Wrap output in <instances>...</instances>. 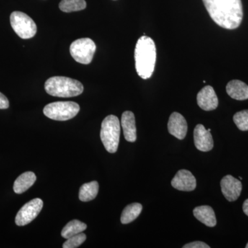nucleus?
<instances>
[{
    "mask_svg": "<svg viewBox=\"0 0 248 248\" xmlns=\"http://www.w3.org/2000/svg\"><path fill=\"white\" fill-rule=\"evenodd\" d=\"M226 92L230 97L236 100L248 99V86L240 80L234 79L230 81L227 84Z\"/></svg>",
    "mask_w": 248,
    "mask_h": 248,
    "instance_id": "obj_15",
    "label": "nucleus"
},
{
    "mask_svg": "<svg viewBox=\"0 0 248 248\" xmlns=\"http://www.w3.org/2000/svg\"><path fill=\"white\" fill-rule=\"evenodd\" d=\"M246 248H248V243L247 245H246Z\"/></svg>",
    "mask_w": 248,
    "mask_h": 248,
    "instance_id": "obj_27",
    "label": "nucleus"
},
{
    "mask_svg": "<svg viewBox=\"0 0 248 248\" xmlns=\"http://www.w3.org/2000/svg\"><path fill=\"white\" fill-rule=\"evenodd\" d=\"M210 131V129L207 130L202 124L196 125L194 130V142L199 151L208 152L213 149L214 141Z\"/></svg>",
    "mask_w": 248,
    "mask_h": 248,
    "instance_id": "obj_10",
    "label": "nucleus"
},
{
    "mask_svg": "<svg viewBox=\"0 0 248 248\" xmlns=\"http://www.w3.org/2000/svg\"><path fill=\"white\" fill-rule=\"evenodd\" d=\"M99 188V184L96 181L83 184L79 189V200L88 202L94 200L97 196Z\"/></svg>",
    "mask_w": 248,
    "mask_h": 248,
    "instance_id": "obj_18",
    "label": "nucleus"
},
{
    "mask_svg": "<svg viewBox=\"0 0 248 248\" xmlns=\"http://www.w3.org/2000/svg\"><path fill=\"white\" fill-rule=\"evenodd\" d=\"M79 104L73 102L50 103L44 108V114L49 119L67 121L73 119L79 112Z\"/></svg>",
    "mask_w": 248,
    "mask_h": 248,
    "instance_id": "obj_5",
    "label": "nucleus"
},
{
    "mask_svg": "<svg viewBox=\"0 0 248 248\" xmlns=\"http://www.w3.org/2000/svg\"><path fill=\"white\" fill-rule=\"evenodd\" d=\"M43 202L36 198L26 203L18 212L16 217V223L18 226H24L38 216L43 208Z\"/></svg>",
    "mask_w": 248,
    "mask_h": 248,
    "instance_id": "obj_8",
    "label": "nucleus"
},
{
    "mask_svg": "<svg viewBox=\"0 0 248 248\" xmlns=\"http://www.w3.org/2000/svg\"><path fill=\"white\" fill-rule=\"evenodd\" d=\"M120 122L115 115H108L103 120L100 138L106 150L115 153L118 148L120 138Z\"/></svg>",
    "mask_w": 248,
    "mask_h": 248,
    "instance_id": "obj_4",
    "label": "nucleus"
},
{
    "mask_svg": "<svg viewBox=\"0 0 248 248\" xmlns=\"http://www.w3.org/2000/svg\"><path fill=\"white\" fill-rule=\"evenodd\" d=\"M193 215L197 220H199L205 226L213 228L216 226L217 218L215 211L209 205H201L196 207L193 210Z\"/></svg>",
    "mask_w": 248,
    "mask_h": 248,
    "instance_id": "obj_16",
    "label": "nucleus"
},
{
    "mask_svg": "<svg viewBox=\"0 0 248 248\" xmlns=\"http://www.w3.org/2000/svg\"><path fill=\"white\" fill-rule=\"evenodd\" d=\"M221 192L228 202H235L242 191V183L232 175L225 176L221 181Z\"/></svg>",
    "mask_w": 248,
    "mask_h": 248,
    "instance_id": "obj_9",
    "label": "nucleus"
},
{
    "mask_svg": "<svg viewBox=\"0 0 248 248\" xmlns=\"http://www.w3.org/2000/svg\"><path fill=\"white\" fill-rule=\"evenodd\" d=\"M184 248H210V246L202 241H195L185 245Z\"/></svg>",
    "mask_w": 248,
    "mask_h": 248,
    "instance_id": "obj_24",
    "label": "nucleus"
},
{
    "mask_svg": "<svg viewBox=\"0 0 248 248\" xmlns=\"http://www.w3.org/2000/svg\"><path fill=\"white\" fill-rule=\"evenodd\" d=\"M36 175L32 172H26L19 175L15 181L14 185V192L16 194H22L29 190L35 184Z\"/></svg>",
    "mask_w": 248,
    "mask_h": 248,
    "instance_id": "obj_17",
    "label": "nucleus"
},
{
    "mask_svg": "<svg viewBox=\"0 0 248 248\" xmlns=\"http://www.w3.org/2000/svg\"><path fill=\"white\" fill-rule=\"evenodd\" d=\"M9 107V99L4 94L0 93V109H7Z\"/></svg>",
    "mask_w": 248,
    "mask_h": 248,
    "instance_id": "obj_25",
    "label": "nucleus"
},
{
    "mask_svg": "<svg viewBox=\"0 0 248 248\" xmlns=\"http://www.w3.org/2000/svg\"><path fill=\"white\" fill-rule=\"evenodd\" d=\"M203 2L217 25L228 30L241 25L244 17L241 0H203Z\"/></svg>",
    "mask_w": 248,
    "mask_h": 248,
    "instance_id": "obj_1",
    "label": "nucleus"
},
{
    "mask_svg": "<svg viewBox=\"0 0 248 248\" xmlns=\"http://www.w3.org/2000/svg\"><path fill=\"white\" fill-rule=\"evenodd\" d=\"M87 228V225L79 220H73L67 223L66 226L62 231V237L64 239H69L71 236L82 232Z\"/></svg>",
    "mask_w": 248,
    "mask_h": 248,
    "instance_id": "obj_20",
    "label": "nucleus"
},
{
    "mask_svg": "<svg viewBox=\"0 0 248 248\" xmlns=\"http://www.w3.org/2000/svg\"><path fill=\"white\" fill-rule=\"evenodd\" d=\"M45 88L50 95L58 97H73L84 91V86L78 80L66 77H52L46 80Z\"/></svg>",
    "mask_w": 248,
    "mask_h": 248,
    "instance_id": "obj_3",
    "label": "nucleus"
},
{
    "mask_svg": "<svg viewBox=\"0 0 248 248\" xmlns=\"http://www.w3.org/2000/svg\"><path fill=\"white\" fill-rule=\"evenodd\" d=\"M243 210L248 217V199L245 201L244 204H243Z\"/></svg>",
    "mask_w": 248,
    "mask_h": 248,
    "instance_id": "obj_26",
    "label": "nucleus"
},
{
    "mask_svg": "<svg viewBox=\"0 0 248 248\" xmlns=\"http://www.w3.org/2000/svg\"><path fill=\"white\" fill-rule=\"evenodd\" d=\"M143 209L141 204L139 203H133L127 205L124 209L121 215V222L123 224H128L135 221L140 214H141Z\"/></svg>",
    "mask_w": 248,
    "mask_h": 248,
    "instance_id": "obj_19",
    "label": "nucleus"
},
{
    "mask_svg": "<svg viewBox=\"0 0 248 248\" xmlns=\"http://www.w3.org/2000/svg\"><path fill=\"white\" fill-rule=\"evenodd\" d=\"M233 120L240 130L242 131L248 130V110L236 112L233 117Z\"/></svg>",
    "mask_w": 248,
    "mask_h": 248,
    "instance_id": "obj_22",
    "label": "nucleus"
},
{
    "mask_svg": "<svg viewBox=\"0 0 248 248\" xmlns=\"http://www.w3.org/2000/svg\"><path fill=\"white\" fill-rule=\"evenodd\" d=\"M85 0H62L60 3V9L65 13L75 12L86 9Z\"/></svg>",
    "mask_w": 248,
    "mask_h": 248,
    "instance_id": "obj_21",
    "label": "nucleus"
},
{
    "mask_svg": "<svg viewBox=\"0 0 248 248\" xmlns=\"http://www.w3.org/2000/svg\"><path fill=\"white\" fill-rule=\"evenodd\" d=\"M197 104L201 108L205 111L215 110L218 105L215 90L210 86L203 88L197 94Z\"/></svg>",
    "mask_w": 248,
    "mask_h": 248,
    "instance_id": "obj_12",
    "label": "nucleus"
},
{
    "mask_svg": "<svg viewBox=\"0 0 248 248\" xmlns=\"http://www.w3.org/2000/svg\"><path fill=\"white\" fill-rule=\"evenodd\" d=\"M96 45L90 38H81L74 41L70 46V53L78 63L89 64L95 53Z\"/></svg>",
    "mask_w": 248,
    "mask_h": 248,
    "instance_id": "obj_7",
    "label": "nucleus"
},
{
    "mask_svg": "<svg viewBox=\"0 0 248 248\" xmlns=\"http://www.w3.org/2000/svg\"><path fill=\"white\" fill-rule=\"evenodd\" d=\"M168 129L169 133L178 140H183L187 132V124L184 116L174 112L170 116Z\"/></svg>",
    "mask_w": 248,
    "mask_h": 248,
    "instance_id": "obj_13",
    "label": "nucleus"
},
{
    "mask_svg": "<svg viewBox=\"0 0 248 248\" xmlns=\"http://www.w3.org/2000/svg\"><path fill=\"white\" fill-rule=\"evenodd\" d=\"M156 46L153 39L143 35L139 39L135 50V68L142 79H149L156 63Z\"/></svg>",
    "mask_w": 248,
    "mask_h": 248,
    "instance_id": "obj_2",
    "label": "nucleus"
},
{
    "mask_svg": "<svg viewBox=\"0 0 248 248\" xmlns=\"http://www.w3.org/2000/svg\"><path fill=\"white\" fill-rule=\"evenodd\" d=\"M86 236L84 233H79L71 236L63 244V248H76L81 246L86 241Z\"/></svg>",
    "mask_w": 248,
    "mask_h": 248,
    "instance_id": "obj_23",
    "label": "nucleus"
},
{
    "mask_svg": "<svg viewBox=\"0 0 248 248\" xmlns=\"http://www.w3.org/2000/svg\"><path fill=\"white\" fill-rule=\"evenodd\" d=\"M122 127L124 138L129 142L137 140V128L135 115L131 111H125L122 116Z\"/></svg>",
    "mask_w": 248,
    "mask_h": 248,
    "instance_id": "obj_14",
    "label": "nucleus"
},
{
    "mask_svg": "<svg viewBox=\"0 0 248 248\" xmlns=\"http://www.w3.org/2000/svg\"><path fill=\"white\" fill-rule=\"evenodd\" d=\"M11 27L19 37L31 39L37 32V26L32 18L20 11H14L10 17Z\"/></svg>",
    "mask_w": 248,
    "mask_h": 248,
    "instance_id": "obj_6",
    "label": "nucleus"
},
{
    "mask_svg": "<svg viewBox=\"0 0 248 248\" xmlns=\"http://www.w3.org/2000/svg\"><path fill=\"white\" fill-rule=\"evenodd\" d=\"M171 185L178 190L190 192L197 186V180L192 172L187 170H180L173 178Z\"/></svg>",
    "mask_w": 248,
    "mask_h": 248,
    "instance_id": "obj_11",
    "label": "nucleus"
}]
</instances>
